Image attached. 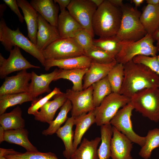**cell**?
I'll return each mask as SVG.
<instances>
[{
  "label": "cell",
  "mask_w": 159,
  "mask_h": 159,
  "mask_svg": "<svg viewBox=\"0 0 159 159\" xmlns=\"http://www.w3.org/2000/svg\"><path fill=\"white\" fill-rule=\"evenodd\" d=\"M124 78L120 94L129 98L148 88H159V75L146 66L131 60L124 64Z\"/></svg>",
  "instance_id": "cell-1"
},
{
  "label": "cell",
  "mask_w": 159,
  "mask_h": 159,
  "mask_svg": "<svg viewBox=\"0 0 159 159\" xmlns=\"http://www.w3.org/2000/svg\"><path fill=\"white\" fill-rule=\"evenodd\" d=\"M122 18L120 8L109 0H104L97 8L92 21L95 34L103 38L115 35L119 29Z\"/></svg>",
  "instance_id": "cell-2"
},
{
  "label": "cell",
  "mask_w": 159,
  "mask_h": 159,
  "mask_svg": "<svg viewBox=\"0 0 159 159\" xmlns=\"http://www.w3.org/2000/svg\"><path fill=\"white\" fill-rule=\"evenodd\" d=\"M120 9L122 18L117 38L121 42H132L144 37L147 33L140 21L141 11L128 3L124 4Z\"/></svg>",
  "instance_id": "cell-3"
},
{
  "label": "cell",
  "mask_w": 159,
  "mask_h": 159,
  "mask_svg": "<svg viewBox=\"0 0 159 159\" xmlns=\"http://www.w3.org/2000/svg\"><path fill=\"white\" fill-rule=\"evenodd\" d=\"M0 41L6 51L10 52L13 47L17 46L35 58L44 67L46 60L42 51L19 28L15 30L10 29L3 18L0 21Z\"/></svg>",
  "instance_id": "cell-4"
},
{
  "label": "cell",
  "mask_w": 159,
  "mask_h": 159,
  "mask_svg": "<svg viewBox=\"0 0 159 159\" xmlns=\"http://www.w3.org/2000/svg\"><path fill=\"white\" fill-rule=\"evenodd\" d=\"M136 111L155 122L159 121V88H148L140 90L130 98Z\"/></svg>",
  "instance_id": "cell-5"
},
{
  "label": "cell",
  "mask_w": 159,
  "mask_h": 159,
  "mask_svg": "<svg viewBox=\"0 0 159 159\" xmlns=\"http://www.w3.org/2000/svg\"><path fill=\"white\" fill-rule=\"evenodd\" d=\"M152 35L147 34L141 39L136 41L121 42V49L115 57L117 63L124 64L139 55L154 57L159 51L153 44Z\"/></svg>",
  "instance_id": "cell-6"
},
{
  "label": "cell",
  "mask_w": 159,
  "mask_h": 159,
  "mask_svg": "<svg viewBox=\"0 0 159 159\" xmlns=\"http://www.w3.org/2000/svg\"><path fill=\"white\" fill-rule=\"evenodd\" d=\"M130 101V98L119 93L112 92L94 110L95 123L102 126L110 123L118 110Z\"/></svg>",
  "instance_id": "cell-7"
},
{
  "label": "cell",
  "mask_w": 159,
  "mask_h": 159,
  "mask_svg": "<svg viewBox=\"0 0 159 159\" xmlns=\"http://www.w3.org/2000/svg\"><path fill=\"white\" fill-rule=\"evenodd\" d=\"M42 52L45 60L60 59L83 55L84 51L74 38H68L57 39Z\"/></svg>",
  "instance_id": "cell-8"
},
{
  "label": "cell",
  "mask_w": 159,
  "mask_h": 159,
  "mask_svg": "<svg viewBox=\"0 0 159 159\" xmlns=\"http://www.w3.org/2000/svg\"><path fill=\"white\" fill-rule=\"evenodd\" d=\"M134 109L130 102L118 110L110 123L117 130L125 135L132 142L142 147L145 143L146 138L145 137L139 135L133 130L131 118Z\"/></svg>",
  "instance_id": "cell-9"
},
{
  "label": "cell",
  "mask_w": 159,
  "mask_h": 159,
  "mask_svg": "<svg viewBox=\"0 0 159 159\" xmlns=\"http://www.w3.org/2000/svg\"><path fill=\"white\" fill-rule=\"evenodd\" d=\"M68 11L84 29L93 37L92 21L97 7L91 0H71Z\"/></svg>",
  "instance_id": "cell-10"
},
{
  "label": "cell",
  "mask_w": 159,
  "mask_h": 159,
  "mask_svg": "<svg viewBox=\"0 0 159 159\" xmlns=\"http://www.w3.org/2000/svg\"><path fill=\"white\" fill-rule=\"evenodd\" d=\"M93 90L92 85L81 91H75L72 89L67 90L66 96L72 105V117L75 118L95 110Z\"/></svg>",
  "instance_id": "cell-11"
},
{
  "label": "cell",
  "mask_w": 159,
  "mask_h": 159,
  "mask_svg": "<svg viewBox=\"0 0 159 159\" xmlns=\"http://www.w3.org/2000/svg\"><path fill=\"white\" fill-rule=\"evenodd\" d=\"M10 52L7 59L0 54V77L5 78L13 72L34 68H40L39 66L31 64L22 55L20 48L15 46Z\"/></svg>",
  "instance_id": "cell-12"
},
{
  "label": "cell",
  "mask_w": 159,
  "mask_h": 159,
  "mask_svg": "<svg viewBox=\"0 0 159 159\" xmlns=\"http://www.w3.org/2000/svg\"><path fill=\"white\" fill-rule=\"evenodd\" d=\"M24 69L14 76L6 77L0 88V96L8 94L29 92L31 73Z\"/></svg>",
  "instance_id": "cell-13"
},
{
  "label": "cell",
  "mask_w": 159,
  "mask_h": 159,
  "mask_svg": "<svg viewBox=\"0 0 159 159\" xmlns=\"http://www.w3.org/2000/svg\"><path fill=\"white\" fill-rule=\"evenodd\" d=\"M113 135L111 144L112 159H133L131 154L132 141L112 126Z\"/></svg>",
  "instance_id": "cell-14"
},
{
  "label": "cell",
  "mask_w": 159,
  "mask_h": 159,
  "mask_svg": "<svg viewBox=\"0 0 159 159\" xmlns=\"http://www.w3.org/2000/svg\"><path fill=\"white\" fill-rule=\"evenodd\" d=\"M60 38L57 27L50 24L39 14L36 46L41 51Z\"/></svg>",
  "instance_id": "cell-15"
},
{
  "label": "cell",
  "mask_w": 159,
  "mask_h": 159,
  "mask_svg": "<svg viewBox=\"0 0 159 159\" xmlns=\"http://www.w3.org/2000/svg\"><path fill=\"white\" fill-rule=\"evenodd\" d=\"M58 69L56 68L51 73L41 74L38 75L34 72H31V82L29 87V92L34 98L47 92L50 93L52 91L49 84L54 79L58 72Z\"/></svg>",
  "instance_id": "cell-16"
},
{
  "label": "cell",
  "mask_w": 159,
  "mask_h": 159,
  "mask_svg": "<svg viewBox=\"0 0 159 159\" xmlns=\"http://www.w3.org/2000/svg\"><path fill=\"white\" fill-rule=\"evenodd\" d=\"M17 2L23 13L26 24L28 36L30 40L36 45L39 14L27 1L17 0Z\"/></svg>",
  "instance_id": "cell-17"
},
{
  "label": "cell",
  "mask_w": 159,
  "mask_h": 159,
  "mask_svg": "<svg viewBox=\"0 0 159 159\" xmlns=\"http://www.w3.org/2000/svg\"><path fill=\"white\" fill-rule=\"evenodd\" d=\"M67 100L65 93L62 92L55 95L53 100L49 101L33 115L35 120L49 124L52 121L58 109Z\"/></svg>",
  "instance_id": "cell-18"
},
{
  "label": "cell",
  "mask_w": 159,
  "mask_h": 159,
  "mask_svg": "<svg viewBox=\"0 0 159 159\" xmlns=\"http://www.w3.org/2000/svg\"><path fill=\"white\" fill-rule=\"evenodd\" d=\"M92 62L90 58L83 55L65 59L46 60L44 67L47 71L54 66L65 70L82 69L89 68Z\"/></svg>",
  "instance_id": "cell-19"
},
{
  "label": "cell",
  "mask_w": 159,
  "mask_h": 159,
  "mask_svg": "<svg viewBox=\"0 0 159 159\" xmlns=\"http://www.w3.org/2000/svg\"><path fill=\"white\" fill-rule=\"evenodd\" d=\"M30 3L46 21L57 27L59 6L52 0H32Z\"/></svg>",
  "instance_id": "cell-20"
},
{
  "label": "cell",
  "mask_w": 159,
  "mask_h": 159,
  "mask_svg": "<svg viewBox=\"0 0 159 159\" xmlns=\"http://www.w3.org/2000/svg\"><path fill=\"white\" fill-rule=\"evenodd\" d=\"M116 60L107 64L92 62L83 78V90L107 76L110 71L117 63Z\"/></svg>",
  "instance_id": "cell-21"
},
{
  "label": "cell",
  "mask_w": 159,
  "mask_h": 159,
  "mask_svg": "<svg viewBox=\"0 0 159 159\" xmlns=\"http://www.w3.org/2000/svg\"><path fill=\"white\" fill-rule=\"evenodd\" d=\"M57 28L60 38H73L75 34L83 28L66 9L59 15Z\"/></svg>",
  "instance_id": "cell-22"
},
{
  "label": "cell",
  "mask_w": 159,
  "mask_h": 159,
  "mask_svg": "<svg viewBox=\"0 0 159 159\" xmlns=\"http://www.w3.org/2000/svg\"><path fill=\"white\" fill-rule=\"evenodd\" d=\"M74 118L71 116L68 118L64 125L61 127L56 132L57 136L63 141L65 150L63 152L64 156L67 159H70L74 152L73 147L74 132L73 127Z\"/></svg>",
  "instance_id": "cell-23"
},
{
  "label": "cell",
  "mask_w": 159,
  "mask_h": 159,
  "mask_svg": "<svg viewBox=\"0 0 159 159\" xmlns=\"http://www.w3.org/2000/svg\"><path fill=\"white\" fill-rule=\"evenodd\" d=\"M28 135V131L24 128L4 130L3 141L21 146L27 152L38 151L37 148L29 140Z\"/></svg>",
  "instance_id": "cell-24"
},
{
  "label": "cell",
  "mask_w": 159,
  "mask_h": 159,
  "mask_svg": "<svg viewBox=\"0 0 159 159\" xmlns=\"http://www.w3.org/2000/svg\"><path fill=\"white\" fill-rule=\"evenodd\" d=\"M100 141V137L90 140L84 138L70 159H99L97 147Z\"/></svg>",
  "instance_id": "cell-25"
},
{
  "label": "cell",
  "mask_w": 159,
  "mask_h": 159,
  "mask_svg": "<svg viewBox=\"0 0 159 159\" xmlns=\"http://www.w3.org/2000/svg\"><path fill=\"white\" fill-rule=\"evenodd\" d=\"M140 20L147 34L152 35L159 28V4H148L141 13Z\"/></svg>",
  "instance_id": "cell-26"
},
{
  "label": "cell",
  "mask_w": 159,
  "mask_h": 159,
  "mask_svg": "<svg viewBox=\"0 0 159 159\" xmlns=\"http://www.w3.org/2000/svg\"><path fill=\"white\" fill-rule=\"evenodd\" d=\"M94 123H95V119L94 110L74 118V125L76 126L73 140L74 151L80 144L85 132Z\"/></svg>",
  "instance_id": "cell-27"
},
{
  "label": "cell",
  "mask_w": 159,
  "mask_h": 159,
  "mask_svg": "<svg viewBox=\"0 0 159 159\" xmlns=\"http://www.w3.org/2000/svg\"><path fill=\"white\" fill-rule=\"evenodd\" d=\"M0 124L4 130L24 128L25 122L20 107L18 106L10 112L0 115Z\"/></svg>",
  "instance_id": "cell-28"
},
{
  "label": "cell",
  "mask_w": 159,
  "mask_h": 159,
  "mask_svg": "<svg viewBox=\"0 0 159 159\" xmlns=\"http://www.w3.org/2000/svg\"><path fill=\"white\" fill-rule=\"evenodd\" d=\"M89 68L65 70L59 69L54 81L61 79H67L71 81L73 86L71 89L75 91L83 90L82 80Z\"/></svg>",
  "instance_id": "cell-29"
},
{
  "label": "cell",
  "mask_w": 159,
  "mask_h": 159,
  "mask_svg": "<svg viewBox=\"0 0 159 159\" xmlns=\"http://www.w3.org/2000/svg\"><path fill=\"white\" fill-rule=\"evenodd\" d=\"M0 155L4 156L7 159H59L55 154L51 152L42 153L38 151L21 153L13 149L1 148H0Z\"/></svg>",
  "instance_id": "cell-30"
},
{
  "label": "cell",
  "mask_w": 159,
  "mask_h": 159,
  "mask_svg": "<svg viewBox=\"0 0 159 159\" xmlns=\"http://www.w3.org/2000/svg\"><path fill=\"white\" fill-rule=\"evenodd\" d=\"M35 99L29 92L8 94L0 96V115L4 113L10 107L21 105L26 102H32Z\"/></svg>",
  "instance_id": "cell-31"
},
{
  "label": "cell",
  "mask_w": 159,
  "mask_h": 159,
  "mask_svg": "<svg viewBox=\"0 0 159 159\" xmlns=\"http://www.w3.org/2000/svg\"><path fill=\"white\" fill-rule=\"evenodd\" d=\"M101 143L98 149L99 159H109L111 157V144L113 135L112 126L110 123L100 126Z\"/></svg>",
  "instance_id": "cell-32"
},
{
  "label": "cell",
  "mask_w": 159,
  "mask_h": 159,
  "mask_svg": "<svg viewBox=\"0 0 159 159\" xmlns=\"http://www.w3.org/2000/svg\"><path fill=\"white\" fill-rule=\"evenodd\" d=\"M93 45L102 49L115 57L122 47L121 41L116 35L93 39Z\"/></svg>",
  "instance_id": "cell-33"
},
{
  "label": "cell",
  "mask_w": 159,
  "mask_h": 159,
  "mask_svg": "<svg viewBox=\"0 0 159 159\" xmlns=\"http://www.w3.org/2000/svg\"><path fill=\"white\" fill-rule=\"evenodd\" d=\"M72 109V103L70 101L67 99L60 108V111L55 119L49 124L47 129L43 131L42 134L47 136L56 133L61 125L68 119L67 114Z\"/></svg>",
  "instance_id": "cell-34"
},
{
  "label": "cell",
  "mask_w": 159,
  "mask_h": 159,
  "mask_svg": "<svg viewBox=\"0 0 159 159\" xmlns=\"http://www.w3.org/2000/svg\"><path fill=\"white\" fill-rule=\"evenodd\" d=\"M145 137V143L141 147L139 155L144 159H149L153 150L159 147V128L150 130Z\"/></svg>",
  "instance_id": "cell-35"
},
{
  "label": "cell",
  "mask_w": 159,
  "mask_h": 159,
  "mask_svg": "<svg viewBox=\"0 0 159 159\" xmlns=\"http://www.w3.org/2000/svg\"><path fill=\"white\" fill-rule=\"evenodd\" d=\"M92 97L95 107L99 106L104 98L112 92L107 76L92 85Z\"/></svg>",
  "instance_id": "cell-36"
},
{
  "label": "cell",
  "mask_w": 159,
  "mask_h": 159,
  "mask_svg": "<svg viewBox=\"0 0 159 159\" xmlns=\"http://www.w3.org/2000/svg\"><path fill=\"white\" fill-rule=\"evenodd\" d=\"M107 77L112 92L120 94L124 78L123 64L117 63L110 71Z\"/></svg>",
  "instance_id": "cell-37"
},
{
  "label": "cell",
  "mask_w": 159,
  "mask_h": 159,
  "mask_svg": "<svg viewBox=\"0 0 159 159\" xmlns=\"http://www.w3.org/2000/svg\"><path fill=\"white\" fill-rule=\"evenodd\" d=\"M84 55L90 58L92 62L101 64H109L116 60L115 56L94 45L84 52Z\"/></svg>",
  "instance_id": "cell-38"
},
{
  "label": "cell",
  "mask_w": 159,
  "mask_h": 159,
  "mask_svg": "<svg viewBox=\"0 0 159 159\" xmlns=\"http://www.w3.org/2000/svg\"><path fill=\"white\" fill-rule=\"evenodd\" d=\"M62 92L59 88L55 87L53 91L44 97L40 96L39 98H37L32 102L31 105L28 110V114L34 115L50 99Z\"/></svg>",
  "instance_id": "cell-39"
},
{
  "label": "cell",
  "mask_w": 159,
  "mask_h": 159,
  "mask_svg": "<svg viewBox=\"0 0 159 159\" xmlns=\"http://www.w3.org/2000/svg\"><path fill=\"white\" fill-rule=\"evenodd\" d=\"M132 60L135 63L146 66L159 75V54L154 57L138 55L134 57Z\"/></svg>",
  "instance_id": "cell-40"
},
{
  "label": "cell",
  "mask_w": 159,
  "mask_h": 159,
  "mask_svg": "<svg viewBox=\"0 0 159 159\" xmlns=\"http://www.w3.org/2000/svg\"><path fill=\"white\" fill-rule=\"evenodd\" d=\"M82 47L84 52L93 45V37L85 29H82L79 30L73 38Z\"/></svg>",
  "instance_id": "cell-41"
},
{
  "label": "cell",
  "mask_w": 159,
  "mask_h": 159,
  "mask_svg": "<svg viewBox=\"0 0 159 159\" xmlns=\"http://www.w3.org/2000/svg\"><path fill=\"white\" fill-rule=\"evenodd\" d=\"M3 1L15 14L18 16L19 21L22 23L24 21V17L21 13L18 8L17 0H4Z\"/></svg>",
  "instance_id": "cell-42"
},
{
  "label": "cell",
  "mask_w": 159,
  "mask_h": 159,
  "mask_svg": "<svg viewBox=\"0 0 159 159\" xmlns=\"http://www.w3.org/2000/svg\"><path fill=\"white\" fill-rule=\"evenodd\" d=\"M55 3H57L59 5L60 11H61L66 9L71 1V0H54Z\"/></svg>",
  "instance_id": "cell-43"
},
{
  "label": "cell",
  "mask_w": 159,
  "mask_h": 159,
  "mask_svg": "<svg viewBox=\"0 0 159 159\" xmlns=\"http://www.w3.org/2000/svg\"><path fill=\"white\" fill-rule=\"evenodd\" d=\"M109 1L114 6L120 8L123 4L122 0H109Z\"/></svg>",
  "instance_id": "cell-44"
},
{
  "label": "cell",
  "mask_w": 159,
  "mask_h": 159,
  "mask_svg": "<svg viewBox=\"0 0 159 159\" xmlns=\"http://www.w3.org/2000/svg\"><path fill=\"white\" fill-rule=\"evenodd\" d=\"M152 36L154 41H157L159 39V28L152 35Z\"/></svg>",
  "instance_id": "cell-45"
},
{
  "label": "cell",
  "mask_w": 159,
  "mask_h": 159,
  "mask_svg": "<svg viewBox=\"0 0 159 159\" xmlns=\"http://www.w3.org/2000/svg\"><path fill=\"white\" fill-rule=\"evenodd\" d=\"M148 4L152 5H157L159 4V0H146Z\"/></svg>",
  "instance_id": "cell-46"
},
{
  "label": "cell",
  "mask_w": 159,
  "mask_h": 159,
  "mask_svg": "<svg viewBox=\"0 0 159 159\" xmlns=\"http://www.w3.org/2000/svg\"><path fill=\"white\" fill-rule=\"evenodd\" d=\"M144 1V0H132V2L135 4V7L137 8Z\"/></svg>",
  "instance_id": "cell-47"
},
{
  "label": "cell",
  "mask_w": 159,
  "mask_h": 159,
  "mask_svg": "<svg viewBox=\"0 0 159 159\" xmlns=\"http://www.w3.org/2000/svg\"><path fill=\"white\" fill-rule=\"evenodd\" d=\"M97 8L104 2V0H91Z\"/></svg>",
  "instance_id": "cell-48"
},
{
  "label": "cell",
  "mask_w": 159,
  "mask_h": 159,
  "mask_svg": "<svg viewBox=\"0 0 159 159\" xmlns=\"http://www.w3.org/2000/svg\"><path fill=\"white\" fill-rule=\"evenodd\" d=\"M4 130L3 128L0 127V143L3 141V137Z\"/></svg>",
  "instance_id": "cell-49"
},
{
  "label": "cell",
  "mask_w": 159,
  "mask_h": 159,
  "mask_svg": "<svg viewBox=\"0 0 159 159\" xmlns=\"http://www.w3.org/2000/svg\"><path fill=\"white\" fill-rule=\"evenodd\" d=\"M6 8V6L4 4H1L0 5V17L3 16V13L5 9Z\"/></svg>",
  "instance_id": "cell-50"
},
{
  "label": "cell",
  "mask_w": 159,
  "mask_h": 159,
  "mask_svg": "<svg viewBox=\"0 0 159 159\" xmlns=\"http://www.w3.org/2000/svg\"><path fill=\"white\" fill-rule=\"evenodd\" d=\"M0 159H7L4 156L2 155H0Z\"/></svg>",
  "instance_id": "cell-51"
},
{
  "label": "cell",
  "mask_w": 159,
  "mask_h": 159,
  "mask_svg": "<svg viewBox=\"0 0 159 159\" xmlns=\"http://www.w3.org/2000/svg\"><path fill=\"white\" fill-rule=\"evenodd\" d=\"M157 42L156 46L158 48L159 51V39L157 40Z\"/></svg>",
  "instance_id": "cell-52"
}]
</instances>
